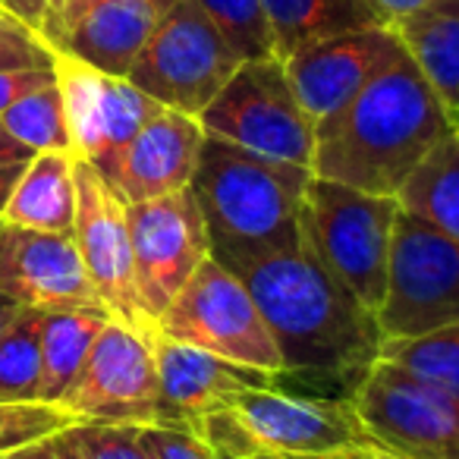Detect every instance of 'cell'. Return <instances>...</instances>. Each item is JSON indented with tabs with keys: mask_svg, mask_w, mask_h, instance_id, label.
Instances as JSON below:
<instances>
[{
	"mask_svg": "<svg viewBox=\"0 0 459 459\" xmlns=\"http://www.w3.org/2000/svg\"><path fill=\"white\" fill-rule=\"evenodd\" d=\"M239 277L281 350V375L327 377L352 394L381 356L384 333L375 315L325 264L312 237L306 233L293 249L262 258Z\"/></svg>",
	"mask_w": 459,
	"mask_h": 459,
	"instance_id": "obj_1",
	"label": "cell"
},
{
	"mask_svg": "<svg viewBox=\"0 0 459 459\" xmlns=\"http://www.w3.org/2000/svg\"><path fill=\"white\" fill-rule=\"evenodd\" d=\"M453 129L456 123L437 91L412 57L403 54L352 101L315 126L312 173L396 198L409 173Z\"/></svg>",
	"mask_w": 459,
	"mask_h": 459,
	"instance_id": "obj_2",
	"label": "cell"
},
{
	"mask_svg": "<svg viewBox=\"0 0 459 459\" xmlns=\"http://www.w3.org/2000/svg\"><path fill=\"white\" fill-rule=\"evenodd\" d=\"M308 183V167L204 135L189 186L204 217L211 258L243 274L262 258L302 243Z\"/></svg>",
	"mask_w": 459,
	"mask_h": 459,
	"instance_id": "obj_3",
	"label": "cell"
},
{
	"mask_svg": "<svg viewBox=\"0 0 459 459\" xmlns=\"http://www.w3.org/2000/svg\"><path fill=\"white\" fill-rule=\"evenodd\" d=\"M400 202L312 173L306 195L308 237L325 264L377 318L387 293L390 246Z\"/></svg>",
	"mask_w": 459,
	"mask_h": 459,
	"instance_id": "obj_4",
	"label": "cell"
},
{
	"mask_svg": "<svg viewBox=\"0 0 459 459\" xmlns=\"http://www.w3.org/2000/svg\"><path fill=\"white\" fill-rule=\"evenodd\" d=\"M154 333L198 346L246 368L268 375L283 371L281 350L255 296L249 293L243 277L214 258H204L202 268L189 277L170 308L158 318Z\"/></svg>",
	"mask_w": 459,
	"mask_h": 459,
	"instance_id": "obj_5",
	"label": "cell"
},
{
	"mask_svg": "<svg viewBox=\"0 0 459 459\" xmlns=\"http://www.w3.org/2000/svg\"><path fill=\"white\" fill-rule=\"evenodd\" d=\"M198 123L204 135L312 170L315 120L299 104L281 57L243 60Z\"/></svg>",
	"mask_w": 459,
	"mask_h": 459,
	"instance_id": "obj_6",
	"label": "cell"
},
{
	"mask_svg": "<svg viewBox=\"0 0 459 459\" xmlns=\"http://www.w3.org/2000/svg\"><path fill=\"white\" fill-rule=\"evenodd\" d=\"M239 64V54L195 0H179L145 41L126 79L160 108L202 117Z\"/></svg>",
	"mask_w": 459,
	"mask_h": 459,
	"instance_id": "obj_7",
	"label": "cell"
},
{
	"mask_svg": "<svg viewBox=\"0 0 459 459\" xmlns=\"http://www.w3.org/2000/svg\"><path fill=\"white\" fill-rule=\"evenodd\" d=\"M365 434L406 459H459V396L377 356L350 394Z\"/></svg>",
	"mask_w": 459,
	"mask_h": 459,
	"instance_id": "obj_8",
	"label": "cell"
},
{
	"mask_svg": "<svg viewBox=\"0 0 459 459\" xmlns=\"http://www.w3.org/2000/svg\"><path fill=\"white\" fill-rule=\"evenodd\" d=\"M453 321H459V239L400 208L377 327L384 340H396Z\"/></svg>",
	"mask_w": 459,
	"mask_h": 459,
	"instance_id": "obj_9",
	"label": "cell"
},
{
	"mask_svg": "<svg viewBox=\"0 0 459 459\" xmlns=\"http://www.w3.org/2000/svg\"><path fill=\"white\" fill-rule=\"evenodd\" d=\"M135 290L148 325H158L189 277L211 258L208 230L192 186L170 195L126 204Z\"/></svg>",
	"mask_w": 459,
	"mask_h": 459,
	"instance_id": "obj_10",
	"label": "cell"
},
{
	"mask_svg": "<svg viewBox=\"0 0 459 459\" xmlns=\"http://www.w3.org/2000/svg\"><path fill=\"white\" fill-rule=\"evenodd\" d=\"M60 409L79 421L158 425V365L154 333L110 318L98 333L82 371Z\"/></svg>",
	"mask_w": 459,
	"mask_h": 459,
	"instance_id": "obj_11",
	"label": "cell"
},
{
	"mask_svg": "<svg viewBox=\"0 0 459 459\" xmlns=\"http://www.w3.org/2000/svg\"><path fill=\"white\" fill-rule=\"evenodd\" d=\"M79 258L98 302L114 321L152 331L135 290L133 239H129L126 202L89 164L76 158V221H73Z\"/></svg>",
	"mask_w": 459,
	"mask_h": 459,
	"instance_id": "obj_12",
	"label": "cell"
},
{
	"mask_svg": "<svg viewBox=\"0 0 459 459\" xmlns=\"http://www.w3.org/2000/svg\"><path fill=\"white\" fill-rule=\"evenodd\" d=\"M54 79L64 95L73 154L98 173H108L133 135L160 110L129 79L108 76L70 54L54 51Z\"/></svg>",
	"mask_w": 459,
	"mask_h": 459,
	"instance_id": "obj_13",
	"label": "cell"
},
{
	"mask_svg": "<svg viewBox=\"0 0 459 459\" xmlns=\"http://www.w3.org/2000/svg\"><path fill=\"white\" fill-rule=\"evenodd\" d=\"M274 384L249 387L230 400L262 450L296 459H321L343 446L371 440L350 400L296 396L277 390Z\"/></svg>",
	"mask_w": 459,
	"mask_h": 459,
	"instance_id": "obj_14",
	"label": "cell"
},
{
	"mask_svg": "<svg viewBox=\"0 0 459 459\" xmlns=\"http://www.w3.org/2000/svg\"><path fill=\"white\" fill-rule=\"evenodd\" d=\"M394 26H371L299 48L283 60L299 104L318 126L403 57Z\"/></svg>",
	"mask_w": 459,
	"mask_h": 459,
	"instance_id": "obj_15",
	"label": "cell"
},
{
	"mask_svg": "<svg viewBox=\"0 0 459 459\" xmlns=\"http://www.w3.org/2000/svg\"><path fill=\"white\" fill-rule=\"evenodd\" d=\"M0 293L35 312L104 308L85 274L76 239L45 230L0 227Z\"/></svg>",
	"mask_w": 459,
	"mask_h": 459,
	"instance_id": "obj_16",
	"label": "cell"
},
{
	"mask_svg": "<svg viewBox=\"0 0 459 459\" xmlns=\"http://www.w3.org/2000/svg\"><path fill=\"white\" fill-rule=\"evenodd\" d=\"M202 142L204 129L198 117L160 108L101 177L126 204L170 195L192 183Z\"/></svg>",
	"mask_w": 459,
	"mask_h": 459,
	"instance_id": "obj_17",
	"label": "cell"
},
{
	"mask_svg": "<svg viewBox=\"0 0 459 459\" xmlns=\"http://www.w3.org/2000/svg\"><path fill=\"white\" fill-rule=\"evenodd\" d=\"M154 365H158V425L192 428L214 406H227L249 387L274 384L277 375L204 352L198 346L177 343L154 333Z\"/></svg>",
	"mask_w": 459,
	"mask_h": 459,
	"instance_id": "obj_18",
	"label": "cell"
},
{
	"mask_svg": "<svg viewBox=\"0 0 459 459\" xmlns=\"http://www.w3.org/2000/svg\"><path fill=\"white\" fill-rule=\"evenodd\" d=\"M179 0H98L48 35L51 51L70 54L108 76H129L135 57Z\"/></svg>",
	"mask_w": 459,
	"mask_h": 459,
	"instance_id": "obj_19",
	"label": "cell"
},
{
	"mask_svg": "<svg viewBox=\"0 0 459 459\" xmlns=\"http://www.w3.org/2000/svg\"><path fill=\"white\" fill-rule=\"evenodd\" d=\"M73 221H76V154H32L0 211V227L45 230V233L73 237Z\"/></svg>",
	"mask_w": 459,
	"mask_h": 459,
	"instance_id": "obj_20",
	"label": "cell"
},
{
	"mask_svg": "<svg viewBox=\"0 0 459 459\" xmlns=\"http://www.w3.org/2000/svg\"><path fill=\"white\" fill-rule=\"evenodd\" d=\"M403 51L412 57L446 114L459 117V0H428L390 22Z\"/></svg>",
	"mask_w": 459,
	"mask_h": 459,
	"instance_id": "obj_21",
	"label": "cell"
},
{
	"mask_svg": "<svg viewBox=\"0 0 459 459\" xmlns=\"http://www.w3.org/2000/svg\"><path fill=\"white\" fill-rule=\"evenodd\" d=\"M262 4L281 60L315 41L390 22L375 0H262Z\"/></svg>",
	"mask_w": 459,
	"mask_h": 459,
	"instance_id": "obj_22",
	"label": "cell"
},
{
	"mask_svg": "<svg viewBox=\"0 0 459 459\" xmlns=\"http://www.w3.org/2000/svg\"><path fill=\"white\" fill-rule=\"evenodd\" d=\"M110 315L104 308H66L45 312L41 318V387L39 400L60 406L70 387L76 384L91 346Z\"/></svg>",
	"mask_w": 459,
	"mask_h": 459,
	"instance_id": "obj_23",
	"label": "cell"
},
{
	"mask_svg": "<svg viewBox=\"0 0 459 459\" xmlns=\"http://www.w3.org/2000/svg\"><path fill=\"white\" fill-rule=\"evenodd\" d=\"M403 211L459 239V129L446 133L396 192Z\"/></svg>",
	"mask_w": 459,
	"mask_h": 459,
	"instance_id": "obj_24",
	"label": "cell"
},
{
	"mask_svg": "<svg viewBox=\"0 0 459 459\" xmlns=\"http://www.w3.org/2000/svg\"><path fill=\"white\" fill-rule=\"evenodd\" d=\"M41 318L45 312L20 308L0 337V400L35 403L41 387ZM41 403V400H39Z\"/></svg>",
	"mask_w": 459,
	"mask_h": 459,
	"instance_id": "obj_25",
	"label": "cell"
},
{
	"mask_svg": "<svg viewBox=\"0 0 459 459\" xmlns=\"http://www.w3.org/2000/svg\"><path fill=\"white\" fill-rule=\"evenodd\" d=\"M0 123L7 126L20 145H26L32 154L41 152H73L70 148V126H66L64 95L57 89V79L41 89L29 91L16 104H10Z\"/></svg>",
	"mask_w": 459,
	"mask_h": 459,
	"instance_id": "obj_26",
	"label": "cell"
},
{
	"mask_svg": "<svg viewBox=\"0 0 459 459\" xmlns=\"http://www.w3.org/2000/svg\"><path fill=\"white\" fill-rule=\"evenodd\" d=\"M381 359L403 365L412 375L459 396V321L419 333V337L384 340Z\"/></svg>",
	"mask_w": 459,
	"mask_h": 459,
	"instance_id": "obj_27",
	"label": "cell"
},
{
	"mask_svg": "<svg viewBox=\"0 0 459 459\" xmlns=\"http://www.w3.org/2000/svg\"><path fill=\"white\" fill-rule=\"evenodd\" d=\"M195 4L221 29V35L239 54V60L277 57L274 32H271L262 0H195Z\"/></svg>",
	"mask_w": 459,
	"mask_h": 459,
	"instance_id": "obj_28",
	"label": "cell"
},
{
	"mask_svg": "<svg viewBox=\"0 0 459 459\" xmlns=\"http://www.w3.org/2000/svg\"><path fill=\"white\" fill-rule=\"evenodd\" d=\"M76 415L54 403H7L0 400V456H7L22 446H32L39 440H51L70 425H76Z\"/></svg>",
	"mask_w": 459,
	"mask_h": 459,
	"instance_id": "obj_29",
	"label": "cell"
},
{
	"mask_svg": "<svg viewBox=\"0 0 459 459\" xmlns=\"http://www.w3.org/2000/svg\"><path fill=\"white\" fill-rule=\"evenodd\" d=\"M64 444L76 459H148L135 425H110V421H76L60 431Z\"/></svg>",
	"mask_w": 459,
	"mask_h": 459,
	"instance_id": "obj_30",
	"label": "cell"
},
{
	"mask_svg": "<svg viewBox=\"0 0 459 459\" xmlns=\"http://www.w3.org/2000/svg\"><path fill=\"white\" fill-rule=\"evenodd\" d=\"M189 431L195 437H202L221 459H252L255 453H262V446L255 444L246 421L239 419V412L230 403L204 412Z\"/></svg>",
	"mask_w": 459,
	"mask_h": 459,
	"instance_id": "obj_31",
	"label": "cell"
},
{
	"mask_svg": "<svg viewBox=\"0 0 459 459\" xmlns=\"http://www.w3.org/2000/svg\"><path fill=\"white\" fill-rule=\"evenodd\" d=\"M54 66V51L35 29L0 7V70Z\"/></svg>",
	"mask_w": 459,
	"mask_h": 459,
	"instance_id": "obj_32",
	"label": "cell"
},
{
	"mask_svg": "<svg viewBox=\"0 0 459 459\" xmlns=\"http://www.w3.org/2000/svg\"><path fill=\"white\" fill-rule=\"evenodd\" d=\"M142 446L148 450V459H221L202 437L189 428L177 425H145L139 428Z\"/></svg>",
	"mask_w": 459,
	"mask_h": 459,
	"instance_id": "obj_33",
	"label": "cell"
},
{
	"mask_svg": "<svg viewBox=\"0 0 459 459\" xmlns=\"http://www.w3.org/2000/svg\"><path fill=\"white\" fill-rule=\"evenodd\" d=\"M54 82V66H29V70H0V114L26 98L29 91Z\"/></svg>",
	"mask_w": 459,
	"mask_h": 459,
	"instance_id": "obj_34",
	"label": "cell"
},
{
	"mask_svg": "<svg viewBox=\"0 0 459 459\" xmlns=\"http://www.w3.org/2000/svg\"><path fill=\"white\" fill-rule=\"evenodd\" d=\"M91 4H98V0H54L51 13H48L45 26H41V39L48 41V35H51L54 29H60L66 20H73L76 13H82V10L91 7Z\"/></svg>",
	"mask_w": 459,
	"mask_h": 459,
	"instance_id": "obj_35",
	"label": "cell"
},
{
	"mask_svg": "<svg viewBox=\"0 0 459 459\" xmlns=\"http://www.w3.org/2000/svg\"><path fill=\"white\" fill-rule=\"evenodd\" d=\"M321 459H406V456H400V453L375 444V440H362V444L343 446V450L331 453V456H321Z\"/></svg>",
	"mask_w": 459,
	"mask_h": 459,
	"instance_id": "obj_36",
	"label": "cell"
},
{
	"mask_svg": "<svg viewBox=\"0 0 459 459\" xmlns=\"http://www.w3.org/2000/svg\"><path fill=\"white\" fill-rule=\"evenodd\" d=\"M29 158H32V152H29L26 145H20V142L7 133V126L0 123V167L4 164H22V160H29Z\"/></svg>",
	"mask_w": 459,
	"mask_h": 459,
	"instance_id": "obj_37",
	"label": "cell"
},
{
	"mask_svg": "<svg viewBox=\"0 0 459 459\" xmlns=\"http://www.w3.org/2000/svg\"><path fill=\"white\" fill-rule=\"evenodd\" d=\"M0 459H60V456H57V450H54V437H51V440H39V444H32V446H22V450H13Z\"/></svg>",
	"mask_w": 459,
	"mask_h": 459,
	"instance_id": "obj_38",
	"label": "cell"
},
{
	"mask_svg": "<svg viewBox=\"0 0 459 459\" xmlns=\"http://www.w3.org/2000/svg\"><path fill=\"white\" fill-rule=\"evenodd\" d=\"M29 160H32V158H29ZM29 160H22V164H4V167H0V211H4V204H7L10 192H13L16 179H20L22 167H26Z\"/></svg>",
	"mask_w": 459,
	"mask_h": 459,
	"instance_id": "obj_39",
	"label": "cell"
},
{
	"mask_svg": "<svg viewBox=\"0 0 459 459\" xmlns=\"http://www.w3.org/2000/svg\"><path fill=\"white\" fill-rule=\"evenodd\" d=\"M377 7L387 13V20L394 22V20H400V16H406V13H412V10H419L421 4H428V0H375Z\"/></svg>",
	"mask_w": 459,
	"mask_h": 459,
	"instance_id": "obj_40",
	"label": "cell"
},
{
	"mask_svg": "<svg viewBox=\"0 0 459 459\" xmlns=\"http://www.w3.org/2000/svg\"><path fill=\"white\" fill-rule=\"evenodd\" d=\"M20 315V306H16L10 296L0 293V337H4V331H7L10 325H13V318Z\"/></svg>",
	"mask_w": 459,
	"mask_h": 459,
	"instance_id": "obj_41",
	"label": "cell"
},
{
	"mask_svg": "<svg viewBox=\"0 0 459 459\" xmlns=\"http://www.w3.org/2000/svg\"><path fill=\"white\" fill-rule=\"evenodd\" d=\"M54 450H57V456H60V459H76V453H73L70 446L64 444V437H60V434L54 437Z\"/></svg>",
	"mask_w": 459,
	"mask_h": 459,
	"instance_id": "obj_42",
	"label": "cell"
},
{
	"mask_svg": "<svg viewBox=\"0 0 459 459\" xmlns=\"http://www.w3.org/2000/svg\"><path fill=\"white\" fill-rule=\"evenodd\" d=\"M252 459H296V456H283V453H271V450H262V453H255Z\"/></svg>",
	"mask_w": 459,
	"mask_h": 459,
	"instance_id": "obj_43",
	"label": "cell"
},
{
	"mask_svg": "<svg viewBox=\"0 0 459 459\" xmlns=\"http://www.w3.org/2000/svg\"><path fill=\"white\" fill-rule=\"evenodd\" d=\"M48 4H51V7H54V0H48ZM48 13H51V10H48Z\"/></svg>",
	"mask_w": 459,
	"mask_h": 459,
	"instance_id": "obj_44",
	"label": "cell"
},
{
	"mask_svg": "<svg viewBox=\"0 0 459 459\" xmlns=\"http://www.w3.org/2000/svg\"><path fill=\"white\" fill-rule=\"evenodd\" d=\"M456 126H459V117H456Z\"/></svg>",
	"mask_w": 459,
	"mask_h": 459,
	"instance_id": "obj_45",
	"label": "cell"
},
{
	"mask_svg": "<svg viewBox=\"0 0 459 459\" xmlns=\"http://www.w3.org/2000/svg\"><path fill=\"white\" fill-rule=\"evenodd\" d=\"M456 129H459V126H456Z\"/></svg>",
	"mask_w": 459,
	"mask_h": 459,
	"instance_id": "obj_46",
	"label": "cell"
}]
</instances>
